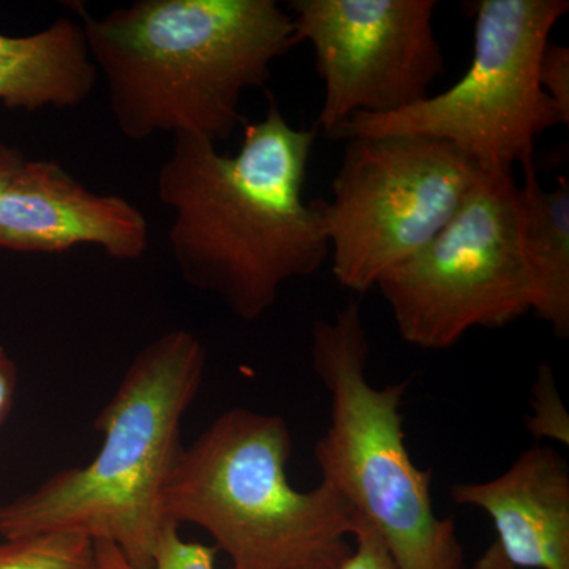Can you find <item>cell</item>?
Instances as JSON below:
<instances>
[{
  "label": "cell",
  "instance_id": "e0dca14e",
  "mask_svg": "<svg viewBox=\"0 0 569 569\" xmlns=\"http://www.w3.org/2000/svg\"><path fill=\"white\" fill-rule=\"evenodd\" d=\"M539 86L559 112L561 126H569V48L549 41L539 62Z\"/></svg>",
  "mask_w": 569,
  "mask_h": 569
},
{
  "label": "cell",
  "instance_id": "7a4b0ae2",
  "mask_svg": "<svg viewBox=\"0 0 569 569\" xmlns=\"http://www.w3.org/2000/svg\"><path fill=\"white\" fill-rule=\"evenodd\" d=\"M82 29L130 141L192 134L219 144L244 126L241 99L263 88L296 41L276 0H137Z\"/></svg>",
  "mask_w": 569,
  "mask_h": 569
},
{
  "label": "cell",
  "instance_id": "6da1fadb",
  "mask_svg": "<svg viewBox=\"0 0 569 569\" xmlns=\"http://www.w3.org/2000/svg\"><path fill=\"white\" fill-rule=\"evenodd\" d=\"M316 129H296L269 97L261 121L244 123L238 152L178 134L157 176L173 212L170 244L183 282L254 321L284 283L329 260L323 200H305Z\"/></svg>",
  "mask_w": 569,
  "mask_h": 569
},
{
  "label": "cell",
  "instance_id": "8992f818",
  "mask_svg": "<svg viewBox=\"0 0 569 569\" xmlns=\"http://www.w3.org/2000/svg\"><path fill=\"white\" fill-rule=\"evenodd\" d=\"M470 6L473 56L455 86L392 114H356L328 138H436L489 174H512L518 164L533 163L538 138L561 126L557 108L539 86V62L569 2L477 0Z\"/></svg>",
  "mask_w": 569,
  "mask_h": 569
},
{
  "label": "cell",
  "instance_id": "5b68a950",
  "mask_svg": "<svg viewBox=\"0 0 569 569\" xmlns=\"http://www.w3.org/2000/svg\"><path fill=\"white\" fill-rule=\"evenodd\" d=\"M310 355L331 399L313 451L321 481L376 530L397 569H468L455 520L433 508L432 473L408 452V381L378 388L367 378L370 342L358 302L313 325Z\"/></svg>",
  "mask_w": 569,
  "mask_h": 569
},
{
  "label": "cell",
  "instance_id": "277c9868",
  "mask_svg": "<svg viewBox=\"0 0 569 569\" xmlns=\"http://www.w3.org/2000/svg\"><path fill=\"white\" fill-rule=\"evenodd\" d=\"M290 427L279 415L231 408L181 458L167 490L176 526L211 535L230 569H339L353 552L356 511L331 486L295 489Z\"/></svg>",
  "mask_w": 569,
  "mask_h": 569
},
{
  "label": "cell",
  "instance_id": "9c48e42d",
  "mask_svg": "<svg viewBox=\"0 0 569 569\" xmlns=\"http://www.w3.org/2000/svg\"><path fill=\"white\" fill-rule=\"evenodd\" d=\"M436 0H291L296 41L312 44L325 99L317 126L329 137L356 114L415 107L443 77Z\"/></svg>",
  "mask_w": 569,
  "mask_h": 569
},
{
  "label": "cell",
  "instance_id": "ac0fdd59",
  "mask_svg": "<svg viewBox=\"0 0 569 569\" xmlns=\"http://www.w3.org/2000/svg\"><path fill=\"white\" fill-rule=\"evenodd\" d=\"M339 569H397L395 561L376 530L362 520L356 518L353 531V552L343 561Z\"/></svg>",
  "mask_w": 569,
  "mask_h": 569
},
{
  "label": "cell",
  "instance_id": "44dd1931",
  "mask_svg": "<svg viewBox=\"0 0 569 569\" xmlns=\"http://www.w3.org/2000/svg\"><path fill=\"white\" fill-rule=\"evenodd\" d=\"M473 569H519L511 563L501 552L500 546L496 541L485 550L481 557H479Z\"/></svg>",
  "mask_w": 569,
  "mask_h": 569
},
{
  "label": "cell",
  "instance_id": "2e32d148",
  "mask_svg": "<svg viewBox=\"0 0 569 569\" xmlns=\"http://www.w3.org/2000/svg\"><path fill=\"white\" fill-rule=\"evenodd\" d=\"M531 410L533 415L526 419L527 429L537 437V440L550 438L563 445L569 443L568 413L557 392L552 369L548 365L539 367L533 385Z\"/></svg>",
  "mask_w": 569,
  "mask_h": 569
},
{
  "label": "cell",
  "instance_id": "5bb4252c",
  "mask_svg": "<svg viewBox=\"0 0 569 569\" xmlns=\"http://www.w3.org/2000/svg\"><path fill=\"white\" fill-rule=\"evenodd\" d=\"M0 569H99L96 542L54 531L0 542Z\"/></svg>",
  "mask_w": 569,
  "mask_h": 569
},
{
  "label": "cell",
  "instance_id": "7c38bea8",
  "mask_svg": "<svg viewBox=\"0 0 569 569\" xmlns=\"http://www.w3.org/2000/svg\"><path fill=\"white\" fill-rule=\"evenodd\" d=\"M99 81L80 22L59 18L26 37L0 36V103L9 110H71Z\"/></svg>",
  "mask_w": 569,
  "mask_h": 569
},
{
  "label": "cell",
  "instance_id": "d6986e66",
  "mask_svg": "<svg viewBox=\"0 0 569 569\" xmlns=\"http://www.w3.org/2000/svg\"><path fill=\"white\" fill-rule=\"evenodd\" d=\"M18 367L9 351L0 346V427L9 418L18 391Z\"/></svg>",
  "mask_w": 569,
  "mask_h": 569
},
{
  "label": "cell",
  "instance_id": "ba28073f",
  "mask_svg": "<svg viewBox=\"0 0 569 569\" xmlns=\"http://www.w3.org/2000/svg\"><path fill=\"white\" fill-rule=\"evenodd\" d=\"M377 287L400 337L422 350H447L471 329L533 312L512 174L485 173L447 227Z\"/></svg>",
  "mask_w": 569,
  "mask_h": 569
},
{
  "label": "cell",
  "instance_id": "30bf717a",
  "mask_svg": "<svg viewBox=\"0 0 569 569\" xmlns=\"http://www.w3.org/2000/svg\"><path fill=\"white\" fill-rule=\"evenodd\" d=\"M80 246L138 261L148 252V219L119 194L86 189L54 160L26 159L0 193V249L56 254Z\"/></svg>",
  "mask_w": 569,
  "mask_h": 569
},
{
  "label": "cell",
  "instance_id": "8fae6325",
  "mask_svg": "<svg viewBox=\"0 0 569 569\" xmlns=\"http://www.w3.org/2000/svg\"><path fill=\"white\" fill-rule=\"evenodd\" d=\"M452 500L492 519L497 545L519 569H569V468L546 445L523 451L500 477L452 486Z\"/></svg>",
  "mask_w": 569,
  "mask_h": 569
},
{
  "label": "cell",
  "instance_id": "52a82bcc",
  "mask_svg": "<svg viewBox=\"0 0 569 569\" xmlns=\"http://www.w3.org/2000/svg\"><path fill=\"white\" fill-rule=\"evenodd\" d=\"M323 200L332 276L367 293L425 249L485 171L447 141L419 134L350 138Z\"/></svg>",
  "mask_w": 569,
  "mask_h": 569
},
{
  "label": "cell",
  "instance_id": "ffe728a7",
  "mask_svg": "<svg viewBox=\"0 0 569 569\" xmlns=\"http://www.w3.org/2000/svg\"><path fill=\"white\" fill-rule=\"evenodd\" d=\"M24 153L13 146L0 142V193L6 189L11 176L17 173L18 168L24 162Z\"/></svg>",
  "mask_w": 569,
  "mask_h": 569
},
{
  "label": "cell",
  "instance_id": "9a60e30c",
  "mask_svg": "<svg viewBox=\"0 0 569 569\" xmlns=\"http://www.w3.org/2000/svg\"><path fill=\"white\" fill-rule=\"evenodd\" d=\"M96 542L99 569H137L133 568L121 550L110 542ZM216 548L200 542L183 541L179 529L171 530L153 557L151 569H216Z\"/></svg>",
  "mask_w": 569,
  "mask_h": 569
},
{
  "label": "cell",
  "instance_id": "3957f363",
  "mask_svg": "<svg viewBox=\"0 0 569 569\" xmlns=\"http://www.w3.org/2000/svg\"><path fill=\"white\" fill-rule=\"evenodd\" d=\"M206 365L208 350L186 329L142 348L96 419L103 436L96 458L0 505V537L84 535L116 546L133 568L151 569L164 537L179 529L168 516L167 490Z\"/></svg>",
  "mask_w": 569,
  "mask_h": 569
},
{
  "label": "cell",
  "instance_id": "4fadbf2b",
  "mask_svg": "<svg viewBox=\"0 0 569 569\" xmlns=\"http://www.w3.org/2000/svg\"><path fill=\"white\" fill-rule=\"evenodd\" d=\"M519 186L520 241L533 288V313L559 339L569 337V187L539 182L533 163Z\"/></svg>",
  "mask_w": 569,
  "mask_h": 569
}]
</instances>
